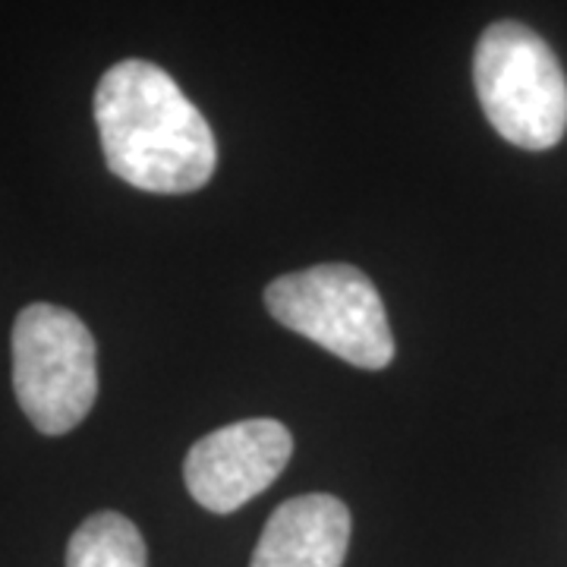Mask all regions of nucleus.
<instances>
[{"mask_svg":"<svg viewBox=\"0 0 567 567\" xmlns=\"http://www.w3.org/2000/svg\"><path fill=\"white\" fill-rule=\"evenodd\" d=\"M350 527V507L341 498L297 495L268 517L249 567H341Z\"/></svg>","mask_w":567,"mask_h":567,"instance_id":"nucleus-6","label":"nucleus"},{"mask_svg":"<svg viewBox=\"0 0 567 567\" xmlns=\"http://www.w3.org/2000/svg\"><path fill=\"white\" fill-rule=\"evenodd\" d=\"M268 312L290 331L324 347L344 363L385 369L394 334L375 284L353 265H312L265 287Z\"/></svg>","mask_w":567,"mask_h":567,"instance_id":"nucleus-4","label":"nucleus"},{"mask_svg":"<svg viewBox=\"0 0 567 567\" xmlns=\"http://www.w3.org/2000/svg\"><path fill=\"white\" fill-rule=\"evenodd\" d=\"M13 391L41 435H66L99 398V347L76 312L32 303L13 322Z\"/></svg>","mask_w":567,"mask_h":567,"instance_id":"nucleus-3","label":"nucleus"},{"mask_svg":"<svg viewBox=\"0 0 567 567\" xmlns=\"http://www.w3.org/2000/svg\"><path fill=\"white\" fill-rule=\"evenodd\" d=\"M95 123L111 174L145 193H196L218 167L203 111L158 63H114L95 89Z\"/></svg>","mask_w":567,"mask_h":567,"instance_id":"nucleus-1","label":"nucleus"},{"mask_svg":"<svg viewBox=\"0 0 567 567\" xmlns=\"http://www.w3.org/2000/svg\"><path fill=\"white\" fill-rule=\"evenodd\" d=\"M473 82L495 133L546 152L567 133V80L548 41L514 20L492 22L473 54Z\"/></svg>","mask_w":567,"mask_h":567,"instance_id":"nucleus-2","label":"nucleus"},{"mask_svg":"<svg viewBox=\"0 0 567 567\" xmlns=\"http://www.w3.org/2000/svg\"><path fill=\"white\" fill-rule=\"evenodd\" d=\"M66 567H148L140 527L117 511H99L70 536Z\"/></svg>","mask_w":567,"mask_h":567,"instance_id":"nucleus-7","label":"nucleus"},{"mask_svg":"<svg viewBox=\"0 0 567 567\" xmlns=\"http://www.w3.org/2000/svg\"><path fill=\"white\" fill-rule=\"evenodd\" d=\"M293 439L278 420H244L208 432L189 447L183 480L212 514H234L284 473Z\"/></svg>","mask_w":567,"mask_h":567,"instance_id":"nucleus-5","label":"nucleus"}]
</instances>
